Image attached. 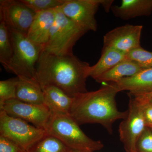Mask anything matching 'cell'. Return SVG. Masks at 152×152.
Listing matches in <instances>:
<instances>
[{"label": "cell", "mask_w": 152, "mask_h": 152, "mask_svg": "<svg viewBox=\"0 0 152 152\" xmlns=\"http://www.w3.org/2000/svg\"><path fill=\"white\" fill-rule=\"evenodd\" d=\"M133 96L135 97L140 103L146 126L148 128L151 127H152V104L148 100L145 99L142 96Z\"/></svg>", "instance_id": "obj_25"}, {"label": "cell", "mask_w": 152, "mask_h": 152, "mask_svg": "<svg viewBox=\"0 0 152 152\" xmlns=\"http://www.w3.org/2000/svg\"><path fill=\"white\" fill-rule=\"evenodd\" d=\"M35 12L54 10L61 7L66 0H21Z\"/></svg>", "instance_id": "obj_22"}, {"label": "cell", "mask_w": 152, "mask_h": 152, "mask_svg": "<svg viewBox=\"0 0 152 152\" xmlns=\"http://www.w3.org/2000/svg\"><path fill=\"white\" fill-rule=\"evenodd\" d=\"M152 95V94H147V96H151V95Z\"/></svg>", "instance_id": "obj_29"}, {"label": "cell", "mask_w": 152, "mask_h": 152, "mask_svg": "<svg viewBox=\"0 0 152 152\" xmlns=\"http://www.w3.org/2000/svg\"><path fill=\"white\" fill-rule=\"evenodd\" d=\"M150 129H151V130L152 131V127H151V128H149Z\"/></svg>", "instance_id": "obj_30"}, {"label": "cell", "mask_w": 152, "mask_h": 152, "mask_svg": "<svg viewBox=\"0 0 152 152\" xmlns=\"http://www.w3.org/2000/svg\"><path fill=\"white\" fill-rule=\"evenodd\" d=\"M142 26L127 24L118 27L104 36L103 49H115L127 54L140 47Z\"/></svg>", "instance_id": "obj_11"}, {"label": "cell", "mask_w": 152, "mask_h": 152, "mask_svg": "<svg viewBox=\"0 0 152 152\" xmlns=\"http://www.w3.org/2000/svg\"><path fill=\"white\" fill-rule=\"evenodd\" d=\"M18 77L0 81V104L16 99Z\"/></svg>", "instance_id": "obj_23"}, {"label": "cell", "mask_w": 152, "mask_h": 152, "mask_svg": "<svg viewBox=\"0 0 152 152\" xmlns=\"http://www.w3.org/2000/svg\"><path fill=\"white\" fill-rule=\"evenodd\" d=\"M0 110L45 130L52 115L51 112L45 105L28 103L16 99L0 104Z\"/></svg>", "instance_id": "obj_9"}, {"label": "cell", "mask_w": 152, "mask_h": 152, "mask_svg": "<svg viewBox=\"0 0 152 152\" xmlns=\"http://www.w3.org/2000/svg\"><path fill=\"white\" fill-rule=\"evenodd\" d=\"M24 150L15 142L0 135V152H24Z\"/></svg>", "instance_id": "obj_26"}, {"label": "cell", "mask_w": 152, "mask_h": 152, "mask_svg": "<svg viewBox=\"0 0 152 152\" xmlns=\"http://www.w3.org/2000/svg\"><path fill=\"white\" fill-rule=\"evenodd\" d=\"M60 7L55 9L54 23L43 51L59 56L72 55L74 46L87 32L66 17Z\"/></svg>", "instance_id": "obj_5"}, {"label": "cell", "mask_w": 152, "mask_h": 152, "mask_svg": "<svg viewBox=\"0 0 152 152\" xmlns=\"http://www.w3.org/2000/svg\"></svg>", "instance_id": "obj_32"}, {"label": "cell", "mask_w": 152, "mask_h": 152, "mask_svg": "<svg viewBox=\"0 0 152 152\" xmlns=\"http://www.w3.org/2000/svg\"><path fill=\"white\" fill-rule=\"evenodd\" d=\"M24 152H26V151Z\"/></svg>", "instance_id": "obj_31"}, {"label": "cell", "mask_w": 152, "mask_h": 152, "mask_svg": "<svg viewBox=\"0 0 152 152\" xmlns=\"http://www.w3.org/2000/svg\"><path fill=\"white\" fill-rule=\"evenodd\" d=\"M45 130L47 134L56 137L71 149L94 152L104 147L100 141L87 136L70 115L52 114Z\"/></svg>", "instance_id": "obj_4"}, {"label": "cell", "mask_w": 152, "mask_h": 152, "mask_svg": "<svg viewBox=\"0 0 152 152\" xmlns=\"http://www.w3.org/2000/svg\"><path fill=\"white\" fill-rule=\"evenodd\" d=\"M129 98L127 115L119 128L120 140L127 152H137V142L147 127L140 103L128 94Z\"/></svg>", "instance_id": "obj_8"}, {"label": "cell", "mask_w": 152, "mask_h": 152, "mask_svg": "<svg viewBox=\"0 0 152 152\" xmlns=\"http://www.w3.org/2000/svg\"><path fill=\"white\" fill-rule=\"evenodd\" d=\"M142 96V97L145 98V99H147L152 104V95H151V96H143V95H141V96Z\"/></svg>", "instance_id": "obj_27"}, {"label": "cell", "mask_w": 152, "mask_h": 152, "mask_svg": "<svg viewBox=\"0 0 152 152\" xmlns=\"http://www.w3.org/2000/svg\"><path fill=\"white\" fill-rule=\"evenodd\" d=\"M120 92L127 91L130 94L141 96L152 93V68L145 69L134 75L113 83Z\"/></svg>", "instance_id": "obj_13"}, {"label": "cell", "mask_w": 152, "mask_h": 152, "mask_svg": "<svg viewBox=\"0 0 152 152\" xmlns=\"http://www.w3.org/2000/svg\"><path fill=\"white\" fill-rule=\"evenodd\" d=\"M47 134L44 129L37 127L0 110V135L10 139L25 151Z\"/></svg>", "instance_id": "obj_6"}, {"label": "cell", "mask_w": 152, "mask_h": 152, "mask_svg": "<svg viewBox=\"0 0 152 152\" xmlns=\"http://www.w3.org/2000/svg\"><path fill=\"white\" fill-rule=\"evenodd\" d=\"M113 1L111 0H66L60 7L66 17L88 32L96 31L97 24L95 15L100 6L108 12Z\"/></svg>", "instance_id": "obj_7"}, {"label": "cell", "mask_w": 152, "mask_h": 152, "mask_svg": "<svg viewBox=\"0 0 152 152\" xmlns=\"http://www.w3.org/2000/svg\"><path fill=\"white\" fill-rule=\"evenodd\" d=\"M13 55V45L10 29L7 25L0 21V62L5 66Z\"/></svg>", "instance_id": "obj_20"}, {"label": "cell", "mask_w": 152, "mask_h": 152, "mask_svg": "<svg viewBox=\"0 0 152 152\" xmlns=\"http://www.w3.org/2000/svg\"><path fill=\"white\" fill-rule=\"evenodd\" d=\"M69 152H85L81 151H77V150H72L71 149L69 151Z\"/></svg>", "instance_id": "obj_28"}, {"label": "cell", "mask_w": 152, "mask_h": 152, "mask_svg": "<svg viewBox=\"0 0 152 152\" xmlns=\"http://www.w3.org/2000/svg\"><path fill=\"white\" fill-rule=\"evenodd\" d=\"M143 70L137 63L126 60L117 64L95 80L99 83H114L137 74Z\"/></svg>", "instance_id": "obj_18"}, {"label": "cell", "mask_w": 152, "mask_h": 152, "mask_svg": "<svg viewBox=\"0 0 152 152\" xmlns=\"http://www.w3.org/2000/svg\"><path fill=\"white\" fill-rule=\"evenodd\" d=\"M9 28L12 42L13 55L4 68L18 77L37 80L36 66L43 51V47L30 40L24 34Z\"/></svg>", "instance_id": "obj_3"}, {"label": "cell", "mask_w": 152, "mask_h": 152, "mask_svg": "<svg viewBox=\"0 0 152 152\" xmlns=\"http://www.w3.org/2000/svg\"><path fill=\"white\" fill-rule=\"evenodd\" d=\"M126 54L111 48L102 49L99 59L94 66H90L89 77L96 80L117 64L126 60Z\"/></svg>", "instance_id": "obj_17"}, {"label": "cell", "mask_w": 152, "mask_h": 152, "mask_svg": "<svg viewBox=\"0 0 152 152\" xmlns=\"http://www.w3.org/2000/svg\"><path fill=\"white\" fill-rule=\"evenodd\" d=\"M126 59L137 63L143 69L152 68V52L146 50L141 47L128 53Z\"/></svg>", "instance_id": "obj_21"}, {"label": "cell", "mask_w": 152, "mask_h": 152, "mask_svg": "<svg viewBox=\"0 0 152 152\" xmlns=\"http://www.w3.org/2000/svg\"><path fill=\"white\" fill-rule=\"evenodd\" d=\"M90 67L74 54L59 56L42 51L36 66L37 79L42 87L53 85L75 97L88 92Z\"/></svg>", "instance_id": "obj_1"}, {"label": "cell", "mask_w": 152, "mask_h": 152, "mask_svg": "<svg viewBox=\"0 0 152 152\" xmlns=\"http://www.w3.org/2000/svg\"><path fill=\"white\" fill-rule=\"evenodd\" d=\"M70 150L59 139L47 134L26 152H69Z\"/></svg>", "instance_id": "obj_19"}, {"label": "cell", "mask_w": 152, "mask_h": 152, "mask_svg": "<svg viewBox=\"0 0 152 152\" xmlns=\"http://www.w3.org/2000/svg\"><path fill=\"white\" fill-rule=\"evenodd\" d=\"M36 14L21 0L0 1V21L26 36Z\"/></svg>", "instance_id": "obj_10"}, {"label": "cell", "mask_w": 152, "mask_h": 152, "mask_svg": "<svg viewBox=\"0 0 152 152\" xmlns=\"http://www.w3.org/2000/svg\"><path fill=\"white\" fill-rule=\"evenodd\" d=\"M42 88L43 90L45 104L53 115H70L74 97L53 85L45 86Z\"/></svg>", "instance_id": "obj_14"}, {"label": "cell", "mask_w": 152, "mask_h": 152, "mask_svg": "<svg viewBox=\"0 0 152 152\" xmlns=\"http://www.w3.org/2000/svg\"><path fill=\"white\" fill-rule=\"evenodd\" d=\"M119 92L110 83L97 91L80 94L74 97L70 115L79 125L99 124L111 134L114 123L127 115V111L121 112L117 107L115 97Z\"/></svg>", "instance_id": "obj_2"}, {"label": "cell", "mask_w": 152, "mask_h": 152, "mask_svg": "<svg viewBox=\"0 0 152 152\" xmlns=\"http://www.w3.org/2000/svg\"><path fill=\"white\" fill-rule=\"evenodd\" d=\"M55 9L36 12L27 35L30 40L42 47L43 48L48 41L50 32L54 23Z\"/></svg>", "instance_id": "obj_12"}, {"label": "cell", "mask_w": 152, "mask_h": 152, "mask_svg": "<svg viewBox=\"0 0 152 152\" xmlns=\"http://www.w3.org/2000/svg\"><path fill=\"white\" fill-rule=\"evenodd\" d=\"M114 15L124 20L152 13V0H122L120 6L112 7Z\"/></svg>", "instance_id": "obj_15"}, {"label": "cell", "mask_w": 152, "mask_h": 152, "mask_svg": "<svg viewBox=\"0 0 152 152\" xmlns=\"http://www.w3.org/2000/svg\"><path fill=\"white\" fill-rule=\"evenodd\" d=\"M16 99L28 103L45 105L43 90L37 80L18 77Z\"/></svg>", "instance_id": "obj_16"}, {"label": "cell", "mask_w": 152, "mask_h": 152, "mask_svg": "<svg viewBox=\"0 0 152 152\" xmlns=\"http://www.w3.org/2000/svg\"><path fill=\"white\" fill-rule=\"evenodd\" d=\"M137 152H152V131L147 127L137 142Z\"/></svg>", "instance_id": "obj_24"}]
</instances>
